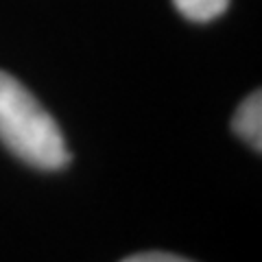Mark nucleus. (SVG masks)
Segmentation results:
<instances>
[{
    "mask_svg": "<svg viewBox=\"0 0 262 262\" xmlns=\"http://www.w3.org/2000/svg\"><path fill=\"white\" fill-rule=\"evenodd\" d=\"M0 142L39 170H59L70 162L55 118L15 77L0 70Z\"/></svg>",
    "mask_w": 262,
    "mask_h": 262,
    "instance_id": "obj_1",
    "label": "nucleus"
},
{
    "mask_svg": "<svg viewBox=\"0 0 262 262\" xmlns=\"http://www.w3.org/2000/svg\"><path fill=\"white\" fill-rule=\"evenodd\" d=\"M234 134H238L256 153L262 149V96L260 90L249 94L238 105L232 120Z\"/></svg>",
    "mask_w": 262,
    "mask_h": 262,
    "instance_id": "obj_2",
    "label": "nucleus"
},
{
    "mask_svg": "<svg viewBox=\"0 0 262 262\" xmlns=\"http://www.w3.org/2000/svg\"><path fill=\"white\" fill-rule=\"evenodd\" d=\"M177 11L192 22H210L223 15L229 0H173Z\"/></svg>",
    "mask_w": 262,
    "mask_h": 262,
    "instance_id": "obj_3",
    "label": "nucleus"
},
{
    "mask_svg": "<svg viewBox=\"0 0 262 262\" xmlns=\"http://www.w3.org/2000/svg\"><path fill=\"white\" fill-rule=\"evenodd\" d=\"M122 262H190V260L173 256V253H164V251H144V253L129 256V258H125Z\"/></svg>",
    "mask_w": 262,
    "mask_h": 262,
    "instance_id": "obj_4",
    "label": "nucleus"
}]
</instances>
